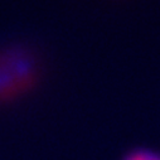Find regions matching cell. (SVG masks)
<instances>
[{
  "label": "cell",
  "mask_w": 160,
  "mask_h": 160,
  "mask_svg": "<svg viewBox=\"0 0 160 160\" xmlns=\"http://www.w3.org/2000/svg\"><path fill=\"white\" fill-rule=\"evenodd\" d=\"M34 61L23 51H8L0 54V97L19 93L33 83Z\"/></svg>",
  "instance_id": "obj_1"
},
{
  "label": "cell",
  "mask_w": 160,
  "mask_h": 160,
  "mask_svg": "<svg viewBox=\"0 0 160 160\" xmlns=\"http://www.w3.org/2000/svg\"><path fill=\"white\" fill-rule=\"evenodd\" d=\"M130 160H158L150 155H146V154H138V155H134Z\"/></svg>",
  "instance_id": "obj_2"
}]
</instances>
